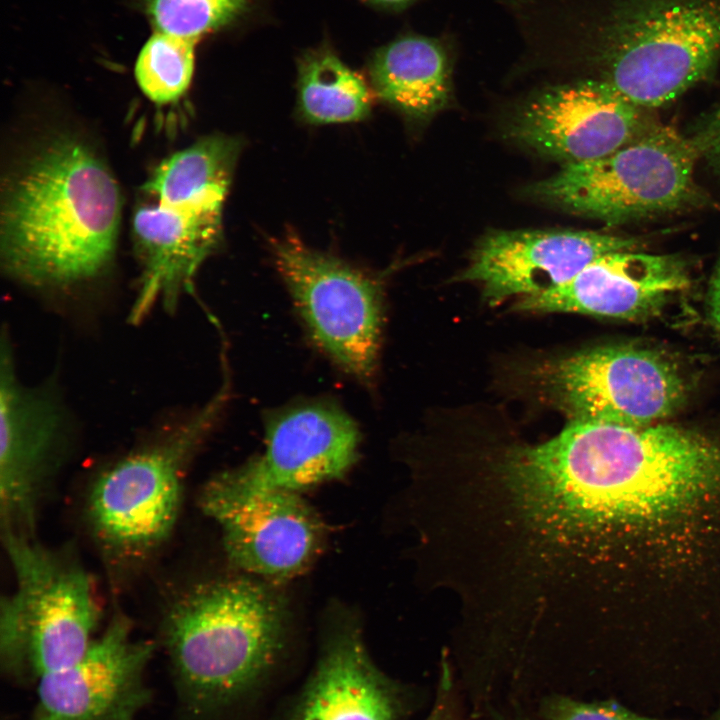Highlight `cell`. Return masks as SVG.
<instances>
[{
	"instance_id": "cell-1",
	"label": "cell",
	"mask_w": 720,
	"mask_h": 720,
	"mask_svg": "<svg viewBox=\"0 0 720 720\" xmlns=\"http://www.w3.org/2000/svg\"><path fill=\"white\" fill-rule=\"evenodd\" d=\"M720 512V445L690 429L569 421L490 452L476 495L509 599L558 631L611 616L632 568L687 562Z\"/></svg>"
},
{
	"instance_id": "cell-2",
	"label": "cell",
	"mask_w": 720,
	"mask_h": 720,
	"mask_svg": "<svg viewBox=\"0 0 720 720\" xmlns=\"http://www.w3.org/2000/svg\"><path fill=\"white\" fill-rule=\"evenodd\" d=\"M121 196L109 168L85 143L60 135L9 181L1 255L9 274L65 285L102 272L114 255Z\"/></svg>"
},
{
	"instance_id": "cell-3",
	"label": "cell",
	"mask_w": 720,
	"mask_h": 720,
	"mask_svg": "<svg viewBox=\"0 0 720 720\" xmlns=\"http://www.w3.org/2000/svg\"><path fill=\"white\" fill-rule=\"evenodd\" d=\"M284 630L283 601L262 579L214 580L179 595L164 639L185 702L206 710L248 692L275 664Z\"/></svg>"
},
{
	"instance_id": "cell-4",
	"label": "cell",
	"mask_w": 720,
	"mask_h": 720,
	"mask_svg": "<svg viewBox=\"0 0 720 720\" xmlns=\"http://www.w3.org/2000/svg\"><path fill=\"white\" fill-rule=\"evenodd\" d=\"M596 40L600 80L640 108H657L718 63L720 0H618Z\"/></svg>"
},
{
	"instance_id": "cell-5",
	"label": "cell",
	"mask_w": 720,
	"mask_h": 720,
	"mask_svg": "<svg viewBox=\"0 0 720 720\" xmlns=\"http://www.w3.org/2000/svg\"><path fill=\"white\" fill-rule=\"evenodd\" d=\"M14 590L1 600L0 650L8 672L37 679L78 661L89 648L100 607L77 560L34 536L1 534Z\"/></svg>"
},
{
	"instance_id": "cell-6",
	"label": "cell",
	"mask_w": 720,
	"mask_h": 720,
	"mask_svg": "<svg viewBox=\"0 0 720 720\" xmlns=\"http://www.w3.org/2000/svg\"><path fill=\"white\" fill-rule=\"evenodd\" d=\"M227 400V382L201 410L103 471L92 484L87 520L115 564H135L171 535L182 505L188 464Z\"/></svg>"
},
{
	"instance_id": "cell-7",
	"label": "cell",
	"mask_w": 720,
	"mask_h": 720,
	"mask_svg": "<svg viewBox=\"0 0 720 720\" xmlns=\"http://www.w3.org/2000/svg\"><path fill=\"white\" fill-rule=\"evenodd\" d=\"M696 137L654 124L616 151L567 164L528 186L532 199L569 213L618 223L672 212L697 199Z\"/></svg>"
},
{
	"instance_id": "cell-8",
	"label": "cell",
	"mask_w": 720,
	"mask_h": 720,
	"mask_svg": "<svg viewBox=\"0 0 720 720\" xmlns=\"http://www.w3.org/2000/svg\"><path fill=\"white\" fill-rule=\"evenodd\" d=\"M275 267L318 347L347 374L371 382L384 322L379 280L295 235L271 241Z\"/></svg>"
},
{
	"instance_id": "cell-9",
	"label": "cell",
	"mask_w": 720,
	"mask_h": 720,
	"mask_svg": "<svg viewBox=\"0 0 720 720\" xmlns=\"http://www.w3.org/2000/svg\"><path fill=\"white\" fill-rule=\"evenodd\" d=\"M533 375L543 398L569 421L647 426L673 414L686 396L669 359L634 345L562 356L535 367Z\"/></svg>"
},
{
	"instance_id": "cell-10",
	"label": "cell",
	"mask_w": 720,
	"mask_h": 720,
	"mask_svg": "<svg viewBox=\"0 0 720 720\" xmlns=\"http://www.w3.org/2000/svg\"><path fill=\"white\" fill-rule=\"evenodd\" d=\"M199 505L219 526L228 560L250 575L289 579L320 550L321 522L299 493L239 490L215 476L202 488Z\"/></svg>"
},
{
	"instance_id": "cell-11",
	"label": "cell",
	"mask_w": 720,
	"mask_h": 720,
	"mask_svg": "<svg viewBox=\"0 0 720 720\" xmlns=\"http://www.w3.org/2000/svg\"><path fill=\"white\" fill-rule=\"evenodd\" d=\"M655 123L604 81L581 80L543 89L510 116L505 135L564 165L604 157Z\"/></svg>"
},
{
	"instance_id": "cell-12",
	"label": "cell",
	"mask_w": 720,
	"mask_h": 720,
	"mask_svg": "<svg viewBox=\"0 0 720 720\" xmlns=\"http://www.w3.org/2000/svg\"><path fill=\"white\" fill-rule=\"evenodd\" d=\"M265 440L261 456L218 474L219 479L239 490L300 493L350 470L358 457L360 431L335 404L309 401L270 416Z\"/></svg>"
},
{
	"instance_id": "cell-13",
	"label": "cell",
	"mask_w": 720,
	"mask_h": 720,
	"mask_svg": "<svg viewBox=\"0 0 720 720\" xmlns=\"http://www.w3.org/2000/svg\"><path fill=\"white\" fill-rule=\"evenodd\" d=\"M153 651L115 617L78 661L38 678L34 720H136L150 698L144 671Z\"/></svg>"
},
{
	"instance_id": "cell-14",
	"label": "cell",
	"mask_w": 720,
	"mask_h": 720,
	"mask_svg": "<svg viewBox=\"0 0 720 720\" xmlns=\"http://www.w3.org/2000/svg\"><path fill=\"white\" fill-rule=\"evenodd\" d=\"M633 238L595 231L497 230L475 246L459 279L481 284L491 305L512 296H533L571 280L609 252L633 250Z\"/></svg>"
},
{
	"instance_id": "cell-15",
	"label": "cell",
	"mask_w": 720,
	"mask_h": 720,
	"mask_svg": "<svg viewBox=\"0 0 720 720\" xmlns=\"http://www.w3.org/2000/svg\"><path fill=\"white\" fill-rule=\"evenodd\" d=\"M0 411L1 534L33 536L61 432V415L46 393L20 385L6 336L1 347Z\"/></svg>"
},
{
	"instance_id": "cell-16",
	"label": "cell",
	"mask_w": 720,
	"mask_h": 720,
	"mask_svg": "<svg viewBox=\"0 0 720 720\" xmlns=\"http://www.w3.org/2000/svg\"><path fill=\"white\" fill-rule=\"evenodd\" d=\"M688 283L687 265L678 256L614 251L599 256L556 288L519 298L514 309L641 319L658 312Z\"/></svg>"
},
{
	"instance_id": "cell-17",
	"label": "cell",
	"mask_w": 720,
	"mask_h": 720,
	"mask_svg": "<svg viewBox=\"0 0 720 720\" xmlns=\"http://www.w3.org/2000/svg\"><path fill=\"white\" fill-rule=\"evenodd\" d=\"M223 206L155 201L133 215L135 248L141 263L139 291L130 320L138 323L155 304L173 310L222 238Z\"/></svg>"
},
{
	"instance_id": "cell-18",
	"label": "cell",
	"mask_w": 720,
	"mask_h": 720,
	"mask_svg": "<svg viewBox=\"0 0 720 720\" xmlns=\"http://www.w3.org/2000/svg\"><path fill=\"white\" fill-rule=\"evenodd\" d=\"M398 712L392 683L349 624L328 637L290 720H396Z\"/></svg>"
},
{
	"instance_id": "cell-19",
	"label": "cell",
	"mask_w": 720,
	"mask_h": 720,
	"mask_svg": "<svg viewBox=\"0 0 720 720\" xmlns=\"http://www.w3.org/2000/svg\"><path fill=\"white\" fill-rule=\"evenodd\" d=\"M370 74L378 96L412 120L425 121L451 96V70L444 47L425 37H405L380 49Z\"/></svg>"
},
{
	"instance_id": "cell-20",
	"label": "cell",
	"mask_w": 720,
	"mask_h": 720,
	"mask_svg": "<svg viewBox=\"0 0 720 720\" xmlns=\"http://www.w3.org/2000/svg\"><path fill=\"white\" fill-rule=\"evenodd\" d=\"M241 146L231 136L204 137L162 161L143 190L167 204L224 205Z\"/></svg>"
},
{
	"instance_id": "cell-21",
	"label": "cell",
	"mask_w": 720,
	"mask_h": 720,
	"mask_svg": "<svg viewBox=\"0 0 720 720\" xmlns=\"http://www.w3.org/2000/svg\"><path fill=\"white\" fill-rule=\"evenodd\" d=\"M299 110L313 124L360 121L373 98L364 79L330 52L306 56L299 68Z\"/></svg>"
},
{
	"instance_id": "cell-22",
	"label": "cell",
	"mask_w": 720,
	"mask_h": 720,
	"mask_svg": "<svg viewBox=\"0 0 720 720\" xmlns=\"http://www.w3.org/2000/svg\"><path fill=\"white\" fill-rule=\"evenodd\" d=\"M195 43L155 31L141 48L136 63V81L158 105L177 101L187 91L194 71Z\"/></svg>"
},
{
	"instance_id": "cell-23",
	"label": "cell",
	"mask_w": 720,
	"mask_h": 720,
	"mask_svg": "<svg viewBox=\"0 0 720 720\" xmlns=\"http://www.w3.org/2000/svg\"><path fill=\"white\" fill-rule=\"evenodd\" d=\"M247 0H143L155 31L197 42L228 23Z\"/></svg>"
},
{
	"instance_id": "cell-24",
	"label": "cell",
	"mask_w": 720,
	"mask_h": 720,
	"mask_svg": "<svg viewBox=\"0 0 720 720\" xmlns=\"http://www.w3.org/2000/svg\"><path fill=\"white\" fill-rule=\"evenodd\" d=\"M547 720H659L636 714L614 703H588L555 697L546 705Z\"/></svg>"
},
{
	"instance_id": "cell-25",
	"label": "cell",
	"mask_w": 720,
	"mask_h": 720,
	"mask_svg": "<svg viewBox=\"0 0 720 720\" xmlns=\"http://www.w3.org/2000/svg\"><path fill=\"white\" fill-rule=\"evenodd\" d=\"M695 137L701 156L720 169V112Z\"/></svg>"
},
{
	"instance_id": "cell-26",
	"label": "cell",
	"mask_w": 720,
	"mask_h": 720,
	"mask_svg": "<svg viewBox=\"0 0 720 720\" xmlns=\"http://www.w3.org/2000/svg\"><path fill=\"white\" fill-rule=\"evenodd\" d=\"M707 306L711 320L720 327V261L710 281Z\"/></svg>"
},
{
	"instance_id": "cell-27",
	"label": "cell",
	"mask_w": 720,
	"mask_h": 720,
	"mask_svg": "<svg viewBox=\"0 0 720 720\" xmlns=\"http://www.w3.org/2000/svg\"><path fill=\"white\" fill-rule=\"evenodd\" d=\"M425 720H446V711L442 699L439 698L435 707L431 710Z\"/></svg>"
},
{
	"instance_id": "cell-28",
	"label": "cell",
	"mask_w": 720,
	"mask_h": 720,
	"mask_svg": "<svg viewBox=\"0 0 720 720\" xmlns=\"http://www.w3.org/2000/svg\"><path fill=\"white\" fill-rule=\"evenodd\" d=\"M376 3L384 4V5H401L404 3H407L411 0H373Z\"/></svg>"
}]
</instances>
